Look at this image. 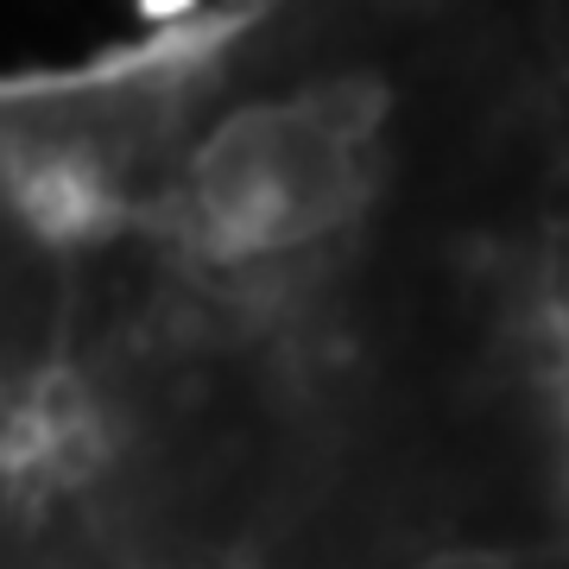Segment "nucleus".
Here are the masks:
<instances>
[{
	"instance_id": "1",
	"label": "nucleus",
	"mask_w": 569,
	"mask_h": 569,
	"mask_svg": "<svg viewBox=\"0 0 569 569\" xmlns=\"http://www.w3.org/2000/svg\"><path fill=\"white\" fill-rule=\"evenodd\" d=\"M7 209L310 380H569L557 0H216L7 96Z\"/></svg>"
},
{
	"instance_id": "2",
	"label": "nucleus",
	"mask_w": 569,
	"mask_h": 569,
	"mask_svg": "<svg viewBox=\"0 0 569 569\" xmlns=\"http://www.w3.org/2000/svg\"><path fill=\"white\" fill-rule=\"evenodd\" d=\"M557 13H563V32H569V0H557Z\"/></svg>"
}]
</instances>
